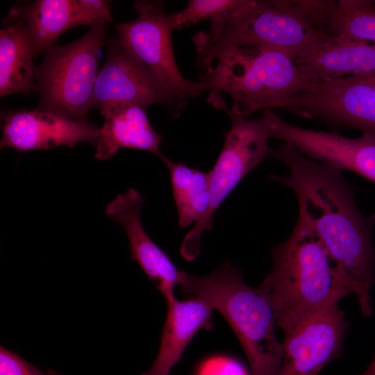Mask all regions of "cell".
<instances>
[{"label":"cell","mask_w":375,"mask_h":375,"mask_svg":"<svg viewBox=\"0 0 375 375\" xmlns=\"http://www.w3.org/2000/svg\"><path fill=\"white\" fill-rule=\"evenodd\" d=\"M197 375H251L238 361L226 357H213L204 362Z\"/></svg>","instance_id":"24"},{"label":"cell","mask_w":375,"mask_h":375,"mask_svg":"<svg viewBox=\"0 0 375 375\" xmlns=\"http://www.w3.org/2000/svg\"><path fill=\"white\" fill-rule=\"evenodd\" d=\"M107 25H93L76 41L46 51L34 72L40 97L36 110L74 122L87 120Z\"/></svg>","instance_id":"6"},{"label":"cell","mask_w":375,"mask_h":375,"mask_svg":"<svg viewBox=\"0 0 375 375\" xmlns=\"http://www.w3.org/2000/svg\"><path fill=\"white\" fill-rule=\"evenodd\" d=\"M277 108L333 128H355L375 138L372 74L315 81L308 90L281 101Z\"/></svg>","instance_id":"9"},{"label":"cell","mask_w":375,"mask_h":375,"mask_svg":"<svg viewBox=\"0 0 375 375\" xmlns=\"http://www.w3.org/2000/svg\"><path fill=\"white\" fill-rule=\"evenodd\" d=\"M0 30V97L38 91L32 41L25 22L9 14Z\"/></svg>","instance_id":"19"},{"label":"cell","mask_w":375,"mask_h":375,"mask_svg":"<svg viewBox=\"0 0 375 375\" xmlns=\"http://www.w3.org/2000/svg\"><path fill=\"white\" fill-rule=\"evenodd\" d=\"M347 328L338 304L307 317L283 332L278 375H317L342 354Z\"/></svg>","instance_id":"12"},{"label":"cell","mask_w":375,"mask_h":375,"mask_svg":"<svg viewBox=\"0 0 375 375\" xmlns=\"http://www.w3.org/2000/svg\"><path fill=\"white\" fill-rule=\"evenodd\" d=\"M243 0H190L187 6L173 13L176 29L190 26L203 19H215L224 17L237 8Z\"/></svg>","instance_id":"22"},{"label":"cell","mask_w":375,"mask_h":375,"mask_svg":"<svg viewBox=\"0 0 375 375\" xmlns=\"http://www.w3.org/2000/svg\"><path fill=\"white\" fill-rule=\"evenodd\" d=\"M312 80L375 74V43L333 38L317 51L294 61Z\"/></svg>","instance_id":"18"},{"label":"cell","mask_w":375,"mask_h":375,"mask_svg":"<svg viewBox=\"0 0 375 375\" xmlns=\"http://www.w3.org/2000/svg\"><path fill=\"white\" fill-rule=\"evenodd\" d=\"M183 293L208 303L227 320L246 353L251 375H278L283 360L273 309L259 287L253 288L228 261L207 276L183 272Z\"/></svg>","instance_id":"4"},{"label":"cell","mask_w":375,"mask_h":375,"mask_svg":"<svg viewBox=\"0 0 375 375\" xmlns=\"http://www.w3.org/2000/svg\"><path fill=\"white\" fill-rule=\"evenodd\" d=\"M0 375H61L49 369L44 372L23 359L15 352L1 347Z\"/></svg>","instance_id":"23"},{"label":"cell","mask_w":375,"mask_h":375,"mask_svg":"<svg viewBox=\"0 0 375 375\" xmlns=\"http://www.w3.org/2000/svg\"><path fill=\"white\" fill-rule=\"evenodd\" d=\"M360 375H375V358L372 360L366 370Z\"/></svg>","instance_id":"25"},{"label":"cell","mask_w":375,"mask_h":375,"mask_svg":"<svg viewBox=\"0 0 375 375\" xmlns=\"http://www.w3.org/2000/svg\"><path fill=\"white\" fill-rule=\"evenodd\" d=\"M212 106L226 112L231 128L225 136L223 148L209 172L210 183V208L204 217L187 233L181 252L188 260L199 253L202 233L213 224L216 210L240 181L263 159L269 156L271 138L268 123L264 116L247 119L233 114L222 97L212 101Z\"/></svg>","instance_id":"7"},{"label":"cell","mask_w":375,"mask_h":375,"mask_svg":"<svg viewBox=\"0 0 375 375\" xmlns=\"http://www.w3.org/2000/svg\"><path fill=\"white\" fill-rule=\"evenodd\" d=\"M1 122V148L19 151L73 148L81 142L95 146L99 134V128L88 120L74 122L38 110H3Z\"/></svg>","instance_id":"13"},{"label":"cell","mask_w":375,"mask_h":375,"mask_svg":"<svg viewBox=\"0 0 375 375\" xmlns=\"http://www.w3.org/2000/svg\"><path fill=\"white\" fill-rule=\"evenodd\" d=\"M104 123L99 128L95 158L108 160L122 148L144 150L157 156L165 163L169 158L160 149L162 136L152 127L146 108L116 102L103 107Z\"/></svg>","instance_id":"16"},{"label":"cell","mask_w":375,"mask_h":375,"mask_svg":"<svg viewBox=\"0 0 375 375\" xmlns=\"http://www.w3.org/2000/svg\"><path fill=\"white\" fill-rule=\"evenodd\" d=\"M168 311L158 356L151 369L142 375H168L197 332L212 327V308L192 297L185 301L167 300Z\"/></svg>","instance_id":"17"},{"label":"cell","mask_w":375,"mask_h":375,"mask_svg":"<svg viewBox=\"0 0 375 375\" xmlns=\"http://www.w3.org/2000/svg\"><path fill=\"white\" fill-rule=\"evenodd\" d=\"M272 269L258 287L283 332L356 294L319 238L299 217L290 237L272 249Z\"/></svg>","instance_id":"2"},{"label":"cell","mask_w":375,"mask_h":375,"mask_svg":"<svg viewBox=\"0 0 375 375\" xmlns=\"http://www.w3.org/2000/svg\"><path fill=\"white\" fill-rule=\"evenodd\" d=\"M373 7H374V8L375 9V3L374 4Z\"/></svg>","instance_id":"26"},{"label":"cell","mask_w":375,"mask_h":375,"mask_svg":"<svg viewBox=\"0 0 375 375\" xmlns=\"http://www.w3.org/2000/svg\"><path fill=\"white\" fill-rule=\"evenodd\" d=\"M215 63L200 81L206 92L228 93L233 102L231 112L240 116L277 108L315 81L305 76L288 55L271 47L228 49Z\"/></svg>","instance_id":"5"},{"label":"cell","mask_w":375,"mask_h":375,"mask_svg":"<svg viewBox=\"0 0 375 375\" xmlns=\"http://www.w3.org/2000/svg\"><path fill=\"white\" fill-rule=\"evenodd\" d=\"M9 14L26 24L33 57L54 45L58 37L72 27L112 22L109 2L104 0H38L15 6Z\"/></svg>","instance_id":"15"},{"label":"cell","mask_w":375,"mask_h":375,"mask_svg":"<svg viewBox=\"0 0 375 375\" xmlns=\"http://www.w3.org/2000/svg\"><path fill=\"white\" fill-rule=\"evenodd\" d=\"M269 157L283 162L286 176L272 175L295 194L299 217L319 238L336 267L356 290L362 315L372 312L370 291L375 283V214L358 209L354 188L342 171L314 160L293 144L283 142Z\"/></svg>","instance_id":"1"},{"label":"cell","mask_w":375,"mask_h":375,"mask_svg":"<svg viewBox=\"0 0 375 375\" xmlns=\"http://www.w3.org/2000/svg\"><path fill=\"white\" fill-rule=\"evenodd\" d=\"M116 102L144 108L158 103L178 117L187 101L176 97L118 42H109L106 60L99 70L92 108L100 110Z\"/></svg>","instance_id":"10"},{"label":"cell","mask_w":375,"mask_h":375,"mask_svg":"<svg viewBox=\"0 0 375 375\" xmlns=\"http://www.w3.org/2000/svg\"><path fill=\"white\" fill-rule=\"evenodd\" d=\"M372 1H338L328 33L332 38L375 43V9Z\"/></svg>","instance_id":"21"},{"label":"cell","mask_w":375,"mask_h":375,"mask_svg":"<svg viewBox=\"0 0 375 375\" xmlns=\"http://www.w3.org/2000/svg\"><path fill=\"white\" fill-rule=\"evenodd\" d=\"M134 7L135 19L115 25L119 44L176 97L187 101L201 96L206 92L203 82L186 79L177 66L172 42L176 29L172 14L165 13L160 1H136Z\"/></svg>","instance_id":"8"},{"label":"cell","mask_w":375,"mask_h":375,"mask_svg":"<svg viewBox=\"0 0 375 375\" xmlns=\"http://www.w3.org/2000/svg\"><path fill=\"white\" fill-rule=\"evenodd\" d=\"M165 164L169 170L178 226L181 228L194 226L204 217L210 208L209 172L169 159Z\"/></svg>","instance_id":"20"},{"label":"cell","mask_w":375,"mask_h":375,"mask_svg":"<svg viewBox=\"0 0 375 375\" xmlns=\"http://www.w3.org/2000/svg\"><path fill=\"white\" fill-rule=\"evenodd\" d=\"M332 38L312 27L288 1L243 0L192 40L199 61L208 71L228 49L271 47L296 61L317 51Z\"/></svg>","instance_id":"3"},{"label":"cell","mask_w":375,"mask_h":375,"mask_svg":"<svg viewBox=\"0 0 375 375\" xmlns=\"http://www.w3.org/2000/svg\"><path fill=\"white\" fill-rule=\"evenodd\" d=\"M271 138L293 144L308 158L341 171L348 170L375 183V138L362 133L349 138L337 133L303 128L264 110Z\"/></svg>","instance_id":"11"},{"label":"cell","mask_w":375,"mask_h":375,"mask_svg":"<svg viewBox=\"0 0 375 375\" xmlns=\"http://www.w3.org/2000/svg\"><path fill=\"white\" fill-rule=\"evenodd\" d=\"M144 199L129 188L119 194L105 208L106 214L125 230L130 244L131 258L135 260L165 300L174 296L184 271L176 268L170 258L148 235L141 222Z\"/></svg>","instance_id":"14"}]
</instances>
